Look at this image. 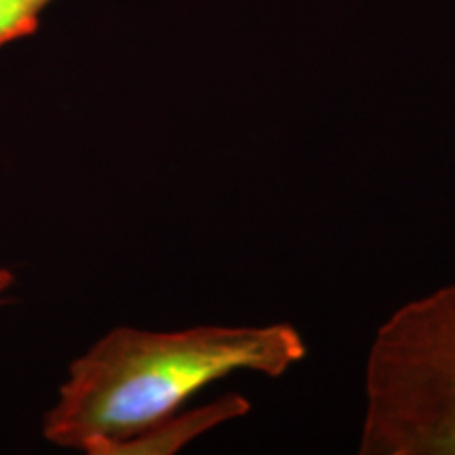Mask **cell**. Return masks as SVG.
I'll use <instances>...</instances> for the list:
<instances>
[{"label": "cell", "instance_id": "1", "mask_svg": "<svg viewBox=\"0 0 455 455\" xmlns=\"http://www.w3.org/2000/svg\"><path fill=\"white\" fill-rule=\"evenodd\" d=\"M304 356L291 325L116 327L72 363L43 435L95 455L140 453L204 386L238 369L278 378Z\"/></svg>", "mask_w": 455, "mask_h": 455}, {"label": "cell", "instance_id": "2", "mask_svg": "<svg viewBox=\"0 0 455 455\" xmlns=\"http://www.w3.org/2000/svg\"><path fill=\"white\" fill-rule=\"evenodd\" d=\"M363 455H455V283L398 308L367 358Z\"/></svg>", "mask_w": 455, "mask_h": 455}, {"label": "cell", "instance_id": "3", "mask_svg": "<svg viewBox=\"0 0 455 455\" xmlns=\"http://www.w3.org/2000/svg\"><path fill=\"white\" fill-rule=\"evenodd\" d=\"M51 3L55 0H0V47L36 32Z\"/></svg>", "mask_w": 455, "mask_h": 455}, {"label": "cell", "instance_id": "4", "mask_svg": "<svg viewBox=\"0 0 455 455\" xmlns=\"http://www.w3.org/2000/svg\"><path fill=\"white\" fill-rule=\"evenodd\" d=\"M11 284H13V275H11L9 270L0 268V295L7 291Z\"/></svg>", "mask_w": 455, "mask_h": 455}]
</instances>
